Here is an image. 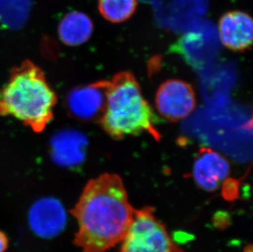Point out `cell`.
I'll return each mask as SVG.
<instances>
[{"label": "cell", "instance_id": "cell-12", "mask_svg": "<svg viewBox=\"0 0 253 252\" xmlns=\"http://www.w3.org/2000/svg\"><path fill=\"white\" fill-rule=\"evenodd\" d=\"M138 0H98V12L112 23H122L134 15Z\"/></svg>", "mask_w": 253, "mask_h": 252}, {"label": "cell", "instance_id": "cell-6", "mask_svg": "<svg viewBox=\"0 0 253 252\" xmlns=\"http://www.w3.org/2000/svg\"><path fill=\"white\" fill-rule=\"evenodd\" d=\"M109 81H101L75 88L67 97L72 117L84 122L99 119L105 108Z\"/></svg>", "mask_w": 253, "mask_h": 252}, {"label": "cell", "instance_id": "cell-2", "mask_svg": "<svg viewBox=\"0 0 253 252\" xmlns=\"http://www.w3.org/2000/svg\"><path fill=\"white\" fill-rule=\"evenodd\" d=\"M57 96L40 67L25 61L12 70L0 90V114L11 115L41 133L53 119Z\"/></svg>", "mask_w": 253, "mask_h": 252}, {"label": "cell", "instance_id": "cell-3", "mask_svg": "<svg viewBox=\"0 0 253 252\" xmlns=\"http://www.w3.org/2000/svg\"><path fill=\"white\" fill-rule=\"evenodd\" d=\"M156 122L155 115L131 73L121 72L109 81L105 108L98 119L108 135L122 139L148 133L156 140H160Z\"/></svg>", "mask_w": 253, "mask_h": 252}, {"label": "cell", "instance_id": "cell-8", "mask_svg": "<svg viewBox=\"0 0 253 252\" xmlns=\"http://www.w3.org/2000/svg\"><path fill=\"white\" fill-rule=\"evenodd\" d=\"M230 167L225 157L210 148H201L194 162V181L203 190L215 192L229 177Z\"/></svg>", "mask_w": 253, "mask_h": 252}, {"label": "cell", "instance_id": "cell-5", "mask_svg": "<svg viewBox=\"0 0 253 252\" xmlns=\"http://www.w3.org/2000/svg\"><path fill=\"white\" fill-rule=\"evenodd\" d=\"M156 107L164 119L179 122L189 117L196 107V96L189 84L169 80L161 84L156 93Z\"/></svg>", "mask_w": 253, "mask_h": 252}, {"label": "cell", "instance_id": "cell-13", "mask_svg": "<svg viewBox=\"0 0 253 252\" xmlns=\"http://www.w3.org/2000/svg\"><path fill=\"white\" fill-rule=\"evenodd\" d=\"M8 238L6 233L0 230V252H5L8 247Z\"/></svg>", "mask_w": 253, "mask_h": 252}, {"label": "cell", "instance_id": "cell-7", "mask_svg": "<svg viewBox=\"0 0 253 252\" xmlns=\"http://www.w3.org/2000/svg\"><path fill=\"white\" fill-rule=\"evenodd\" d=\"M220 41L227 48L244 52L251 48L253 41V21L242 11H230L220 17L218 24Z\"/></svg>", "mask_w": 253, "mask_h": 252}, {"label": "cell", "instance_id": "cell-9", "mask_svg": "<svg viewBox=\"0 0 253 252\" xmlns=\"http://www.w3.org/2000/svg\"><path fill=\"white\" fill-rule=\"evenodd\" d=\"M31 230L41 238H53L66 226L67 214L64 207L53 198L36 202L29 213Z\"/></svg>", "mask_w": 253, "mask_h": 252}, {"label": "cell", "instance_id": "cell-11", "mask_svg": "<svg viewBox=\"0 0 253 252\" xmlns=\"http://www.w3.org/2000/svg\"><path fill=\"white\" fill-rule=\"evenodd\" d=\"M86 145V138L81 133L77 132L62 133L57 138L56 157L60 160L62 164H79L84 159Z\"/></svg>", "mask_w": 253, "mask_h": 252}, {"label": "cell", "instance_id": "cell-1", "mask_svg": "<svg viewBox=\"0 0 253 252\" xmlns=\"http://www.w3.org/2000/svg\"><path fill=\"white\" fill-rule=\"evenodd\" d=\"M121 177L101 174L88 181L72 213L78 224L74 244L82 252H107L126 235L134 218Z\"/></svg>", "mask_w": 253, "mask_h": 252}, {"label": "cell", "instance_id": "cell-4", "mask_svg": "<svg viewBox=\"0 0 253 252\" xmlns=\"http://www.w3.org/2000/svg\"><path fill=\"white\" fill-rule=\"evenodd\" d=\"M120 252H184L175 244L150 207L134 210Z\"/></svg>", "mask_w": 253, "mask_h": 252}, {"label": "cell", "instance_id": "cell-10", "mask_svg": "<svg viewBox=\"0 0 253 252\" xmlns=\"http://www.w3.org/2000/svg\"><path fill=\"white\" fill-rule=\"evenodd\" d=\"M93 24L90 17L82 12H68L58 25V36L62 43L68 46H78L90 39Z\"/></svg>", "mask_w": 253, "mask_h": 252}]
</instances>
